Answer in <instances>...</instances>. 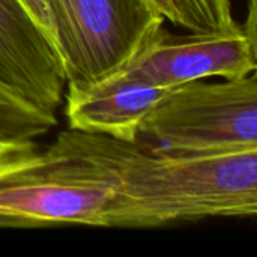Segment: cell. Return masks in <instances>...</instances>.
Listing matches in <instances>:
<instances>
[{"label":"cell","instance_id":"6da1fadb","mask_svg":"<svg viewBox=\"0 0 257 257\" xmlns=\"http://www.w3.org/2000/svg\"><path fill=\"white\" fill-rule=\"evenodd\" d=\"M51 146L114 179L116 193L102 227L256 217L257 148L166 157L136 143L69 128L59 133Z\"/></svg>","mask_w":257,"mask_h":257},{"label":"cell","instance_id":"7a4b0ae2","mask_svg":"<svg viewBox=\"0 0 257 257\" xmlns=\"http://www.w3.org/2000/svg\"><path fill=\"white\" fill-rule=\"evenodd\" d=\"M134 143L166 157L257 148L256 74L172 89L146 114Z\"/></svg>","mask_w":257,"mask_h":257},{"label":"cell","instance_id":"3957f363","mask_svg":"<svg viewBox=\"0 0 257 257\" xmlns=\"http://www.w3.org/2000/svg\"><path fill=\"white\" fill-rule=\"evenodd\" d=\"M114 179L51 145L0 161V226H101Z\"/></svg>","mask_w":257,"mask_h":257},{"label":"cell","instance_id":"277c9868","mask_svg":"<svg viewBox=\"0 0 257 257\" xmlns=\"http://www.w3.org/2000/svg\"><path fill=\"white\" fill-rule=\"evenodd\" d=\"M65 86L84 84L122 68L164 27L149 0H48Z\"/></svg>","mask_w":257,"mask_h":257},{"label":"cell","instance_id":"5b68a950","mask_svg":"<svg viewBox=\"0 0 257 257\" xmlns=\"http://www.w3.org/2000/svg\"><path fill=\"white\" fill-rule=\"evenodd\" d=\"M257 41L238 21L212 32L172 35L164 27L119 72L161 89L220 77L241 78L256 74Z\"/></svg>","mask_w":257,"mask_h":257},{"label":"cell","instance_id":"8992f818","mask_svg":"<svg viewBox=\"0 0 257 257\" xmlns=\"http://www.w3.org/2000/svg\"><path fill=\"white\" fill-rule=\"evenodd\" d=\"M0 81L51 111L63 101L60 54L21 0H0Z\"/></svg>","mask_w":257,"mask_h":257},{"label":"cell","instance_id":"52a82bcc","mask_svg":"<svg viewBox=\"0 0 257 257\" xmlns=\"http://www.w3.org/2000/svg\"><path fill=\"white\" fill-rule=\"evenodd\" d=\"M68 128L134 143L146 114L172 90L148 84L123 72L92 83L66 84Z\"/></svg>","mask_w":257,"mask_h":257},{"label":"cell","instance_id":"ba28073f","mask_svg":"<svg viewBox=\"0 0 257 257\" xmlns=\"http://www.w3.org/2000/svg\"><path fill=\"white\" fill-rule=\"evenodd\" d=\"M56 125V111L39 107L0 81V161L38 149V139Z\"/></svg>","mask_w":257,"mask_h":257},{"label":"cell","instance_id":"9c48e42d","mask_svg":"<svg viewBox=\"0 0 257 257\" xmlns=\"http://www.w3.org/2000/svg\"><path fill=\"white\" fill-rule=\"evenodd\" d=\"M173 26L187 32H212L236 23L230 0H149Z\"/></svg>","mask_w":257,"mask_h":257},{"label":"cell","instance_id":"30bf717a","mask_svg":"<svg viewBox=\"0 0 257 257\" xmlns=\"http://www.w3.org/2000/svg\"><path fill=\"white\" fill-rule=\"evenodd\" d=\"M21 2L26 6V9L30 12L33 20L38 23V26L41 27L44 35L48 38V41L59 51L57 39H56V30H54V20H53L51 9H50V2L48 0H21Z\"/></svg>","mask_w":257,"mask_h":257},{"label":"cell","instance_id":"8fae6325","mask_svg":"<svg viewBox=\"0 0 257 257\" xmlns=\"http://www.w3.org/2000/svg\"><path fill=\"white\" fill-rule=\"evenodd\" d=\"M245 30L248 32V35L256 39L257 41V21H256V0H250V5H248V18L244 24Z\"/></svg>","mask_w":257,"mask_h":257}]
</instances>
